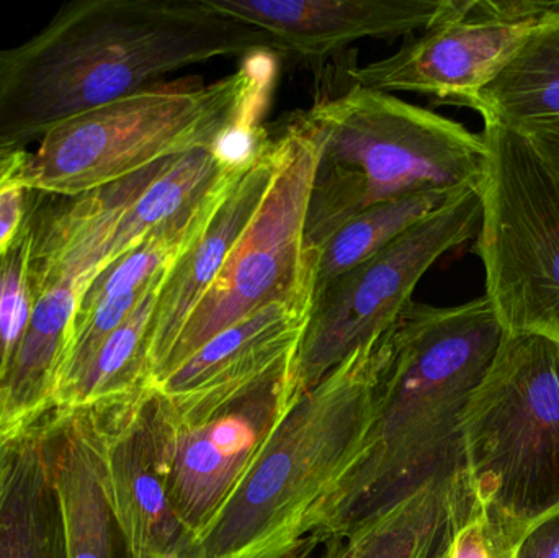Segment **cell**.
Wrapping results in <instances>:
<instances>
[{"mask_svg": "<svg viewBox=\"0 0 559 558\" xmlns=\"http://www.w3.org/2000/svg\"><path fill=\"white\" fill-rule=\"evenodd\" d=\"M271 51L261 29L209 0H74L0 49V151L25 150L79 115L218 58Z\"/></svg>", "mask_w": 559, "mask_h": 558, "instance_id": "cell-1", "label": "cell"}, {"mask_svg": "<svg viewBox=\"0 0 559 558\" xmlns=\"http://www.w3.org/2000/svg\"><path fill=\"white\" fill-rule=\"evenodd\" d=\"M489 298L411 301L390 330L364 459L331 504L318 543L424 487L463 475V423L501 346Z\"/></svg>", "mask_w": 559, "mask_h": 558, "instance_id": "cell-2", "label": "cell"}, {"mask_svg": "<svg viewBox=\"0 0 559 558\" xmlns=\"http://www.w3.org/2000/svg\"><path fill=\"white\" fill-rule=\"evenodd\" d=\"M390 330L292 400L192 558H283L318 543L364 459Z\"/></svg>", "mask_w": 559, "mask_h": 558, "instance_id": "cell-3", "label": "cell"}, {"mask_svg": "<svg viewBox=\"0 0 559 558\" xmlns=\"http://www.w3.org/2000/svg\"><path fill=\"white\" fill-rule=\"evenodd\" d=\"M293 123L316 147L306 210L314 251L364 210L416 193L481 189L488 176L483 134L388 92L354 85Z\"/></svg>", "mask_w": 559, "mask_h": 558, "instance_id": "cell-4", "label": "cell"}, {"mask_svg": "<svg viewBox=\"0 0 559 558\" xmlns=\"http://www.w3.org/2000/svg\"><path fill=\"white\" fill-rule=\"evenodd\" d=\"M271 68H245L213 84L159 82L71 118L29 153L16 179L49 195L78 197L159 161L210 146L254 124Z\"/></svg>", "mask_w": 559, "mask_h": 558, "instance_id": "cell-5", "label": "cell"}, {"mask_svg": "<svg viewBox=\"0 0 559 558\" xmlns=\"http://www.w3.org/2000/svg\"><path fill=\"white\" fill-rule=\"evenodd\" d=\"M473 504L522 537L559 510V341L506 333L463 423Z\"/></svg>", "mask_w": 559, "mask_h": 558, "instance_id": "cell-6", "label": "cell"}, {"mask_svg": "<svg viewBox=\"0 0 559 558\" xmlns=\"http://www.w3.org/2000/svg\"><path fill=\"white\" fill-rule=\"evenodd\" d=\"M488 176L476 252L506 333L559 341V180L521 131L485 123Z\"/></svg>", "mask_w": 559, "mask_h": 558, "instance_id": "cell-7", "label": "cell"}, {"mask_svg": "<svg viewBox=\"0 0 559 558\" xmlns=\"http://www.w3.org/2000/svg\"><path fill=\"white\" fill-rule=\"evenodd\" d=\"M277 167L258 213L187 318L153 389L213 337L271 305L311 310L318 254L306 238V210L316 147L292 121L277 136Z\"/></svg>", "mask_w": 559, "mask_h": 558, "instance_id": "cell-8", "label": "cell"}, {"mask_svg": "<svg viewBox=\"0 0 559 558\" xmlns=\"http://www.w3.org/2000/svg\"><path fill=\"white\" fill-rule=\"evenodd\" d=\"M481 189L452 197L312 298L293 369L296 395L318 385L355 349L386 333L420 278L447 252L478 236Z\"/></svg>", "mask_w": 559, "mask_h": 558, "instance_id": "cell-9", "label": "cell"}, {"mask_svg": "<svg viewBox=\"0 0 559 558\" xmlns=\"http://www.w3.org/2000/svg\"><path fill=\"white\" fill-rule=\"evenodd\" d=\"M293 369L295 364L197 422H166L153 395L167 490L195 546L295 399Z\"/></svg>", "mask_w": 559, "mask_h": 558, "instance_id": "cell-10", "label": "cell"}, {"mask_svg": "<svg viewBox=\"0 0 559 558\" xmlns=\"http://www.w3.org/2000/svg\"><path fill=\"white\" fill-rule=\"evenodd\" d=\"M540 16H518L508 2L453 0L439 22L394 55L348 71L355 85L416 92L465 107L518 51Z\"/></svg>", "mask_w": 559, "mask_h": 558, "instance_id": "cell-11", "label": "cell"}, {"mask_svg": "<svg viewBox=\"0 0 559 558\" xmlns=\"http://www.w3.org/2000/svg\"><path fill=\"white\" fill-rule=\"evenodd\" d=\"M92 416L127 558H192L195 543L167 490L153 392Z\"/></svg>", "mask_w": 559, "mask_h": 558, "instance_id": "cell-12", "label": "cell"}, {"mask_svg": "<svg viewBox=\"0 0 559 558\" xmlns=\"http://www.w3.org/2000/svg\"><path fill=\"white\" fill-rule=\"evenodd\" d=\"M309 311L271 305L219 333L153 389L169 423L212 415L295 364Z\"/></svg>", "mask_w": 559, "mask_h": 558, "instance_id": "cell-13", "label": "cell"}, {"mask_svg": "<svg viewBox=\"0 0 559 558\" xmlns=\"http://www.w3.org/2000/svg\"><path fill=\"white\" fill-rule=\"evenodd\" d=\"M264 32L272 49L324 59L365 38L413 35L439 22L453 0H209Z\"/></svg>", "mask_w": 559, "mask_h": 558, "instance_id": "cell-14", "label": "cell"}, {"mask_svg": "<svg viewBox=\"0 0 559 558\" xmlns=\"http://www.w3.org/2000/svg\"><path fill=\"white\" fill-rule=\"evenodd\" d=\"M277 138L265 134L239 170L213 215L176 259L157 294L151 328V376L156 379L187 318L228 261L258 213L277 167Z\"/></svg>", "mask_w": 559, "mask_h": 558, "instance_id": "cell-15", "label": "cell"}, {"mask_svg": "<svg viewBox=\"0 0 559 558\" xmlns=\"http://www.w3.org/2000/svg\"><path fill=\"white\" fill-rule=\"evenodd\" d=\"M48 438L66 558H127L105 487L94 416L49 412Z\"/></svg>", "mask_w": 559, "mask_h": 558, "instance_id": "cell-16", "label": "cell"}, {"mask_svg": "<svg viewBox=\"0 0 559 558\" xmlns=\"http://www.w3.org/2000/svg\"><path fill=\"white\" fill-rule=\"evenodd\" d=\"M0 558H66L48 415L7 435L0 471Z\"/></svg>", "mask_w": 559, "mask_h": 558, "instance_id": "cell-17", "label": "cell"}, {"mask_svg": "<svg viewBox=\"0 0 559 558\" xmlns=\"http://www.w3.org/2000/svg\"><path fill=\"white\" fill-rule=\"evenodd\" d=\"M463 475L436 478L322 541L319 558H430L456 510L468 501Z\"/></svg>", "mask_w": 559, "mask_h": 558, "instance_id": "cell-18", "label": "cell"}, {"mask_svg": "<svg viewBox=\"0 0 559 558\" xmlns=\"http://www.w3.org/2000/svg\"><path fill=\"white\" fill-rule=\"evenodd\" d=\"M540 16L518 51L495 79L466 102L485 123L522 130L559 123V9L548 0H531Z\"/></svg>", "mask_w": 559, "mask_h": 558, "instance_id": "cell-19", "label": "cell"}, {"mask_svg": "<svg viewBox=\"0 0 559 558\" xmlns=\"http://www.w3.org/2000/svg\"><path fill=\"white\" fill-rule=\"evenodd\" d=\"M160 285L107 337L81 376L56 393L52 415H98L153 392L151 328Z\"/></svg>", "mask_w": 559, "mask_h": 558, "instance_id": "cell-20", "label": "cell"}, {"mask_svg": "<svg viewBox=\"0 0 559 558\" xmlns=\"http://www.w3.org/2000/svg\"><path fill=\"white\" fill-rule=\"evenodd\" d=\"M455 195L459 193H416L371 206L348 219L316 249L314 295Z\"/></svg>", "mask_w": 559, "mask_h": 558, "instance_id": "cell-21", "label": "cell"}, {"mask_svg": "<svg viewBox=\"0 0 559 558\" xmlns=\"http://www.w3.org/2000/svg\"><path fill=\"white\" fill-rule=\"evenodd\" d=\"M33 246L35 225L32 203L25 228L13 245L0 254V392L12 372L38 298Z\"/></svg>", "mask_w": 559, "mask_h": 558, "instance_id": "cell-22", "label": "cell"}, {"mask_svg": "<svg viewBox=\"0 0 559 558\" xmlns=\"http://www.w3.org/2000/svg\"><path fill=\"white\" fill-rule=\"evenodd\" d=\"M521 541L518 531L466 501L453 517L449 558H518Z\"/></svg>", "mask_w": 559, "mask_h": 558, "instance_id": "cell-23", "label": "cell"}, {"mask_svg": "<svg viewBox=\"0 0 559 558\" xmlns=\"http://www.w3.org/2000/svg\"><path fill=\"white\" fill-rule=\"evenodd\" d=\"M35 190L20 182L16 176L0 187V254L13 245L25 228Z\"/></svg>", "mask_w": 559, "mask_h": 558, "instance_id": "cell-24", "label": "cell"}, {"mask_svg": "<svg viewBox=\"0 0 559 558\" xmlns=\"http://www.w3.org/2000/svg\"><path fill=\"white\" fill-rule=\"evenodd\" d=\"M518 558H559V510L524 534Z\"/></svg>", "mask_w": 559, "mask_h": 558, "instance_id": "cell-25", "label": "cell"}, {"mask_svg": "<svg viewBox=\"0 0 559 558\" xmlns=\"http://www.w3.org/2000/svg\"><path fill=\"white\" fill-rule=\"evenodd\" d=\"M518 131L527 136L559 180V123L532 124Z\"/></svg>", "mask_w": 559, "mask_h": 558, "instance_id": "cell-26", "label": "cell"}, {"mask_svg": "<svg viewBox=\"0 0 559 558\" xmlns=\"http://www.w3.org/2000/svg\"><path fill=\"white\" fill-rule=\"evenodd\" d=\"M28 154L26 150L0 151V187H2L7 180L19 176L20 169H22L23 164H25Z\"/></svg>", "mask_w": 559, "mask_h": 558, "instance_id": "cell-27", "label": "cell"}, {"mask_svg": "<svg viewBox=\"0 0 559 558\" xmlns=\"http://www.w3.org/2000/svg\"><path fill=\"white\" fill-rule=\"evenodd\" d=\"M453 521V520H452ZM450 536H452V523H450L449 530L443 534L442 541L437 546L436 553L430 558H449L450 553Z\"/></svg>", "mask_w": 559, "mask_h": 558, "instance_id": "cell-28", "label": "cell"}, {"mask_svg": "<svg viewBox=\"0 0 559 558\" xmlns=\"http://www.w3.org/2000/svg\"><path fill=\"white\" fill-rule=\"evenodd\" d=\"M309 554V546L302 547V549L295 550V553L288 554L283 558H306Z\"/></svg>", "mask_w": 559, "mask_h": 558, "instance_id": "cell-29", "label": "cell"}, {"mask_svg": "<svg viewBox=\"0 0 559 558\" xmlns=\"http://www.w3.org/2000/svg\"><path fill=\"white\" fill-rule=\"evenodd\" d=\"M9 432H0V471H2L3 446H5V438Z\"/></svg>", "mask_w": 559, "mask_h": 558, "instance_id": "cell-30", "label": "cell"}, {"mask_svg": "<svg viewBox=\"0 0 559 558\" xmlns=\"http://www.w3.org/2000/svg\"><path fill=\"white\" fill-rule=\"evenodd\" d=\"M555 3H557V7H558V9H559V0H557V2H555Z\"/></svg>", "mask_w": 559, "mask_h": 558, "instance_id": "cell-31", "label": "cell"}, {"mask_svg": "<svg viewBox=\"0 0 559 558\" xmlns=\"http://www.w3.org/2000/svg\"><path fill=\"white\" fill-rule=\"evenodd\" d=\"M0 432H2V431H0Z\"/></svg>", "mask_w": 559, "mask_h": 558, "instance_id": "cell-32", "label": "cell"}]
</instances>
